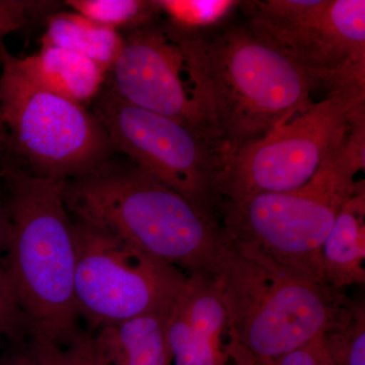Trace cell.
I'll return each mask as SVG.
<instances>
[{
	"instance_id": "6da1fadb",
	"label": "cell",
	"mask_w": 365,
	"mask_h": 365,
	"mask_svg": "<svg viewBox=\"0 0 365 365\" xmlns=\"http://www.w3.org/2000/svg\"><path fill=\"white\" fill-rule=\"evenodd\" d=\"M165 29L181 50L204 130L227 163L313 103L316 88L306 72L248 26Z\"/></svg>"
},
{
	"instance_id": "7a4b0ae2",
	"label": "cell",
	"mask_w": 365,
	"mask_h": 365,
	"mask_svg": "<svg viewBox=\"0 0 365 365\" xmlns=\"http://www.w3.org/2000/svg\"><path fill=\"white\" fill-rule=\"evenodd\" d=\"M223 232V230H222ZM227 316L228 357L270 360L323 335L351 299L223 232L211 273Z\"/></svg>"
},
{
	"instance_id": "3957f363",
	"label": "cell",
	"mask_w": 365,
	"mask_h": 365,
	"mask_svg": "<svg viewBox=\"0 0 365 365\" xmlns=\"http://www.w3.org/2000/svg\"><path fill=\"white\" fill-rule=\"evenodd\" d=\"M0 175L9 192L11 225L6 277L26 333L32 339L69 337L78 331L79 314L66 181L34 174L9 155Z\"/></svg>"
},
{
	"instance_id": "277c9868",
	"label": "cell",
	"mask_w": 365,
	"mask_h": 365,
	"mask_svg": "<svg viewBox=\"0 0 365 365\" xmlns=\"http://www.w3.org/2000/svg\"><path fill=\"white\" fill-rule=\"evenodd\" d=\"M68 212L186 274L211 275L223 232L215 217L128 160L67 181Z\"/></svg>"
},
{
	"instance_id": "5b68a950",
	"label": "cell",
	"mask_w": 365,
	"mask_h": 365,
	"mask_svg": "<svg viewBox=\"0 0 365 365\" xmlns=\"http://www.w3.org/2000/svg\"><path fill=\"white\" fill-rule=\"evenodd\" d=\"M365 150L345 143L322 163L309 182L281 193L220 202L218 220L230 239L260 252L309 279L324 282L321 250L345 201L354 193Z\"/></svg>"
},
{
	"instance_id": "8992f818",
	"label": "cell",
	"mask_w": 365,
	"mask_h": 365,
	"mask_svg": "<svg viewBox=\"0 0 365 365\" xmlns=\"http://www.w3.org/2000/svg\"><path fill=\"white\" fill-rule=\"evenodd\" d=\"M0 113L9 150L39 176L71 181L115 153L104 126L85 106L38 85L0 43Z\"/></svg>"
},
{
	"instance_id": "52a82bcc",
	"label": "cell",
	"mask_w": 365,
	"mask_h": 365,
	"mask_svg": "<svg viewBox=\"0 0 365 365\" xmlns=\"http://www.w3.org/2000/svg\"><path fill=\"white\" fill-rule=\"evenodd\" d=\"M259 39L306 72L314 88L365 96L364 0L240 2Z\"/></svg>"
},
{
	"instance_id": "ba28073f",
	"label": "cell",
	"mask_w": 365,
	"mask_h": 365,
	"mask_svg": "<svg viewBox=\"0 0 365 365\" xmlns=\"http://www.w3.org/2000/svg\"><path fill=\"white\" fill-rule=\"evenodd\" d=\"M93 101V113L115 151L220 222L218 184L227 160L210 137L128 104L110 86Z\"/></svg>"
},
{
	"instance_id": "9c48e42d",
	"label": "cell",
	"mask_w": 365,
	"mask_h": 365,
	"mask_svg": "<svg viewBox=\"0 0 365 365\" xmlns=\"http://www.w3.org/2000/svg\"><path fill=\"white\" fill-rule=\"evenodd\" d=\"M72 232L76 309L93 331L169 312L188 274L81 220Z\"/></svg>"
},
{
	"instance_id": "30bf717a",
	"label": "cell",
	"mask_w": 365,
	"mask_h": 365,
	"mask_svg": "<svg viewBox=\"0 0 365 365\" xmlns=\"http://www.w3.org/2000/svg\"><path fill=\"white\" fill-rule=\"evenodd\" d=\"M364 101L365 96L331 93L235 153L220 177V204L306 184L345 143Z\"/></svg>"
},
{
	"instance_id": "8fae6325",
	"label": "cell",
	"mask_w": 365,
	"mask_h": 365,
	"mask_svg": "<svg viewBox=\"0 0 365 365\" xmlns=\"http://www.w3.org/2000/svg\"><path fill=\"white\" fill-rule=\"evenodd\" d=\"M110 71L109 86L125 102L176 119L210 137L192 102L181 50L165 26L151 24L128 32Z\"/></svg>"
},
{
	"instance_id": "7c38bea8",
	"label": "cell",
	"mask_w": 365,
	"mask_h": 365,
	"mask_svg": "<svg viewBox=\"0 0 365 365\" xmlns=\"http://www.w3.org/2000/svg\"><path fill=\"white\" fill-rule=\"evenodd\" d=\"M172 365H227V311L212 276L188 274L165 318Z\"/></svg>"
},
{
	"instance_id": "4fadbf2b",
	"label": "cell",
	"mask_w": 365,
	"mask_h": 365,
	"mask_svg": "<svg viewBox=\"0 0 365 365\" xmlns=\"http://www.w3.org/2000/svg\"><path fill=\"white\" fill-rule=\"evenodd\" d=\"M322 279L344 290L365 283V185L359 186L341 207L321 250Z\"/></svg>"
},
{
	"instance_id": "5bb4252c",
	"label": "cell",
	"mask_w": 365,
	"mask_h": 365,
	"mask_svg": "<svg viewBox=\"0 0 365 365\" xmlns=\"http://www.w3.org/2000/svg\"><path fill=\"white\" fill-rule=\"evenodd\" d=\"M18 60L38 85L83 106L95 100L107 73L88 57L54 46H42L37 54Z\"/></svg>"
},
{
	"instance_id": "9a60e30c",
	"label": "cell",
	"mask_w": 365,
	"mask_h": 365,
	"mask_svg": "<svg viewBox=\"0 0 365 365\" xmlns=\"http://www.w3.org/2000/svg\"><path fill=\"white\" fill-rule=\"evenodd\" d=\"M167 314H153L93 331L108 365H172Z\"/></svg>"
},
{
	"instance_id": "2e32d148",
	"label": "cell",
	"mask_w": 365,
	"mask_h": 365,
	"mask_svg": "<svg viewBox=\"0 0 365 365\" xmlns=\"http://www.w3.org/2000/svg\"><path fill=\"white\" fill-rule=\"evenodd\" d=\"M123 36L108 26L88 20L76 11H61L48 18L42 46L71 50L102 67L111 69L123 46Z\"/></svg>"
},
{
	"instance_id": "e0dca14e",
	"label": "cell",
	"mask_w": 365,
	"mask_h": 365,
	"mask_svg": "<svg viewBox=\"0 0 365 365\" xmlns=\"http://www.w3.org/2000/svg\"><path fill=\"white\" fill-rule=\"evenodd\" d=\"M64 4L88 20L118 32L151 25L160 14L155 0H67Z\"/></svg>"
},
{
	"instance_id": "ac0fdd59",
	"label": "cell",
	"mask_w": 365,
	"mask_h": 365,
	"mask_svg": "<svg viewBox=\"0 0 365 365\" xmlns=\"http://www.w3.org/2000/svg\"><path fill=\"white\" fill-rule=\"evenodd\" d=\"M332 365H365V304L352 300L339 321L321 336Z\"/></svg>"
},
{
	"instance_id": "d6986e66",
	"label": "cell",
	"mask_w": 365,
	"mask_h": 365,
	"mask_svg": "<svg viewBox=\"0 0 365 365\" xmlns=\"http://www.w3.org/2000/svg\"><path fill=\"white\" fill-rule=\"evenodd\" d=\"M30 346L40 365H108L93 332L78 330L63 339H32Z\"/></svg>"
},
{
	"instance_id": "ffe728a7",
	"label": "cell",
	"mask_w": 365,
	"mask_h": 365,
	"mask_svg": "<svg viewBox=\"0 0 365 365\" xmlns=\"http://www.w3.org/2000/svg\"><path fill=\"white\" fill-rule=\"evenodd\" d=\"M170 25L186 31L215 28L239 6L230 0H155Z\"/></svg>"
},
{
	"instance_id": "44dd1931",
	"label": "cell",
	"mask_w": 365,
	"mask_h": 365,
	"mask_svg": "<svg viewBox=\"0 0 365 365\" xmlns=\"http://www.w3.org/2000/svg\"><path fill=\"white\" fill-rule=\"evenodd\" d=\"M57 6L58 2L45 0H0V40Z\"/></svg>"
},
{
	"instance_id": "7402d4cb",
	"label": "cell",
	"mask_w": 365,
	"mask_h": 365,
	"mask_svg": "<svg viewBox=\"0 0 365 365\" xmlns=\"http://www.w3.org/2000/svg\"><path fill=\"white\" fill-rule=\"evenodd\" d=\"M230 360H232L235 365H332L324 348L321 336L277 359L254 360L232 356Z\"/></svg>"
},
{
	"instance_id": "603a6c76",
	"label": "cell",
	"mask_w": 365,
	"mask_h": 365,
	"mask_svg": "<svg viewBox=\"0 0 365 365\" xmlns=\"http://www.w3.org/2000/svg\"><path fill=\"white\" fill-rule=\"evenodd\" d=\"M24 329L25 325L11 294L6 272L0 270V334L16 335Z\"/></svg>"
},
{
	"instance_id": "cb8c5ba5",
	"label": "cell",
	"mask_w": 365,
	"mask_h": 365,
	"mask_svg": "<svg viewBox=\"0 0 365 365\" xmlns=\"http://www.w3.org/2000/svg\"><path fill=\"white\" fill-rule=\"evenodd\" d=\"M11 234V225L9 211L6 207H0V270L6 271V259Z\"/></svg>"
},
{
	"instance_id": "d4e9b609",
	"label": "cell",
	"mask_w": 365,
	"mask_h": 365,
	"mask_svg": "<svg viewBox=\"0 0 365 365\" xmlns=\"http://www.w3.org/2000/svg\"><path fill=\"white\" fill-rule=\"evenodd\" d=\"M2 365H40L36 359L35 355L29 349L28 351L20 353L16 356L7 360L6 364Z\"/></svg>"
},
{
	"instance_id": "484cf974",
	"label": "cell",
	"mask_w": 365,
	"mask_h": 365,
	"mask_svg": "<svg viewBox=\"0 0 365 365\" xmlns=\"http://www.w3.org/2000/svg\"><path fill=\"white\" fill-rule=\"evenodd\" d=\"M4 150H9V135L0 113V153H4Z\"/></svg>"
}]
</instances>
